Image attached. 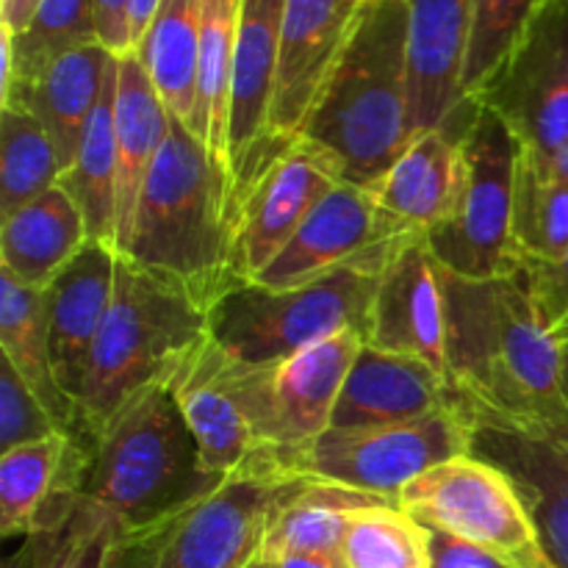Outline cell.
Segmentation results:
<instances>
[{
    "mask_svg": "<svg viewBox=\"0 0 568 568\" xmlns=\"http://www.w3.org/2000/svg\"><path fill=\"white\" fill-rule=\"evenodd\" d=\"M338 183H344L342 172L308 139H266L233 178V277L239 283L255 281Z\"/></svg>",
    "mask_w": 568,
    "mask_h": 568,
    "instance_id": "30bf717a",
    "label": "cell"
},
{
    "mask_svg": "<svg viewBox=\"0 0 568 568\" xmlns=\"http://www.w3.org/2000/svg\"><path fill=\"white\" fill-rule=\"evenodd\" d=\"M399 505L430 530L453 532L514 568H555L510 477L477 455L433 466L399 494Z\"/></svg>",
    "mask_w": 568,
    "mask_h": 568,
    "instance_id": "8fae6325",
    "label": "cell"
},
{
    "mask_svg": "<svg viewBox=\"0 0 568 568\" xmlns=\"http://www.w3.org/2000/svg\"><path fill=\"white\" fill-rule=\"evenodd\" d=\"M430 530V527H427ZM430 568H514L477 544L444 530H430Z\"/></svg>",
    "mask_w": 568,
    "mask_h": 568,
    "instance_id": "ab89813d",
    "label": "cell"
},
{
    "mask_svg": "<svg viewBox=\"0 0 568 568\" xmlns=\"http://www.w3.org/2000/svg\"><path fill=\"white\" fill-rule=\"evenodd\" d=\"M283 14H286V0H242L231 83V125H227L231 181L270 139V109L275 98Z\"/></svg>",
    "mask_w": 568,
    "mask_h": 568,
    "instance_id": "603a6c76",
    "label": "cell"
},
{
    "mask_svg": "<svg viewBox=\"0 0 568 568\" xmlns=\"http://www.w3.org/2000/svg\"><path fill=\"white\" fill-rule=\"evenodd\" d=\"M209 336V311L170 283L116 255L114 300L89 361L81 392L87 436L98 433L133 397L164 386L189 349Z\"/></svg>",
    "mask_w": 568,
    "mask_h": 568,
    "instance_id": "5b68a950",
    "label": "cell"
},
{
    "mask_svg": "<svg viewBox=\"0 0 568 568\" xmlns=\"http://www.w3.org/2000/svg\"><path fill=\"white\" fill-rule=\"evenodd\" d=\"M159 3H161V0H133V3H131V42H133V50H136L139 39L144 37V31H148V26H150V20H153Z\"/></svg>",
    "mask_w": 568,
    "mask_h": 568,
    "instance_id": "ee69618b",
    "label": "cell"
},
{
    "mask_svg": "<svg viewBox=\"0 0 568 568\" xmlns=\"http://www.w3.org/2000/svg\"><path fill=\"white\" fill-rule=\"evenodd\" d=\"M89 242L87 220L64 186L55 183L37 200L0 220V272L28 288H44Z\"/></svg>",
    "mask_w": 568,
    "mask_h": 568,
    "instance_id": "484cf974",
    "label": "cell"
},
{
    "mask_svg": "<svg viewBox=\"0 0 568 568\" xmlns=\"http://www.w3.org/2000/svg\"><path fill=\"white\" fill-rule=\"evenodd\" d=\"M244 568H275V560L266 558L264 552H255L253 558L247 560V566H244Z\"/></svg>",
    "mask_w": 568,
    "mask_h": 568,
    "instance_id": "bcb514c9",
    "label": "cell"
},
{
    "mask_svg": "<svg viewBox=\"0 0 568 568\" xmlns=\"http://www.w3.org/2000/svg\"><path fill=\"white\" fill-rule=\"evenodd\" d=\"M231 175L172 116L120 255L203 311L239 286L231 261Z\"/></svg>",
    "mask_w": 568,
    "mask_h": 568,
    "instance_id": "3957f363",
    "label": "cell"
},
{
    "mask_svg": "<svg viewBox=\"0 0 568 568\" xmlns=\"http://www.w3.org/2000/svg\"><path fill=\"white\" fill-rule=\"evenodd\" d=\"M61 433L20 372L3 358L0 369V453Z\"/></svg>",
    "mask_w": 568,
    "mask_h": 568,
    "instance_id": "74e56055",
    "label": "cell"
},
{
    "mask_svg": "<svg viewBox=\"0 0 568 568\" xmlns=\"http://www.w3.org/2000/svg\"><path fill=\"white\" fill-rule=\"evenodd\" d=\"M344 568H430V530L399 503L377 499L349 519Z\"/></svg>",
    "mask_w": 568,
    "mask_h": 568,
    "instance_id": "836d02e7",
    "label": "cell"
},
{
    "mask_svg": "<svg viewBox=\"0 0 568 568\" xmlns=\"http://www.w3.org/2000/svg\"><path fill=\"white\" fill-rule=\"evenodd\" d=\"M394 250L338 266L303 286L266 288L258 283H239L211 305V338L233 358L255 366L286 361L344 331L369 342L377 281Z\"/></svg>",
    "mask_w": 568,
    "mask_h": 568,
    "instance_id": "8992f818",
    "label": "cell"
},
{
    "mask_svg": "<svg viewBox=\"0 0 568 568\" xmlns=\"http://www.w3.org/2000/svg\"><path fill=\"white\" fill-rule=\"evenodd\" d=\"M521 150L516 133L477 100L460 144L458 200L447 222L427 233L430 253L453 275L491 281L521 266L510 236Z\"/></svg>",
    "mask_w": 568,
    "mask_h": 568,
    "instance_id": "ba28073f",
    "label": "cell"
},
{
    "mask_svg": "<svg viewBox=\"0 0 568 568\" xmlns=\"http://www.w3.org/2000/svg\"><path fill=\"white\" fill-rule=\"evenodd\" d=\"M347 3H349V6H355V9H358V6H361V0H347Z\"/></svg>",
    "mask_w": 568,
    "mask_h": 568,
    "instance_id": "c3c4849f",
    "label": "cell"
},
{
    "mask_svg": "<svg viewBox=\"0 0 568 568\" xmlns=\"http://www.w3.org/2000/svg\"><path fill=\"white\" fill-rule=\"evenodd\" d=\"M211 475L227 477L264 455L270 444L264 366L244 364L209 336L189 349L166 381Z\"/></svg>",
    "mask_w": 568,
    "mask_h": 568,
    "instance_id": "7c38bea8",
    "label": "cell"
},
{
    "mask_svg": "<svg viewBox=\"0 0 568 568\" xmlns=\"http://www.w3.org/2000/svg\"><path fill=\"white\" fill-rule=\"evenodd\" d=\"M131 3L133 0H92L98 42L103 44L111 55L133 53Z\"/></svg>",
    "mask_w": 568,
    "mask_h": 568,
    "instance_id": "60d3db41",
    "label": "cell"
},
{
    "mask_svg": "<svg viewBox=\"0 0 568 568\" xmlns=\"http://www.w3.org/2000/svg\"><path fill=\"white\" fill-rule=\"evenodd\" d=\"M200 26L203 0H161L148 31L133 50L170 114L189 131L197 103Z\"/></svg>",
    "mask_w": 568,
    "mask_h": 568,
    "instance_id": "f546056e",
    "label": "cell"
},
{
    "mask_svg": "<svg viewBox=\"0 0 568 568\" xmlns=\"http://www.w3.org/2000/svg\"><path fill=\"white\" fill-rule=\"evenodd\" d=\"M242 0H203L197 55V103L192 133L205 144L211 159L231 175L227 164V125H231V83L236 59ZM233 183V181H231Z\"/></svg>",
    "mask_w": 568,
    "mask_h": 568,
    "instance_id": "1f68e13d",
    "label": "cell"
},
{
    "mask_svg": "<svg viewBox=\"0 0 568 568\" xmlns=\"http://www.w3.org/2000/svg\"><path fill=\"white\" fill-rule=\"evenodd\" d=\"M510 236L521 264L558 261L568 250V183L555 181L527 150L516 172Z\"/></svg>",
    "mask_w": 568,
    "mask_h": 568,
    "instance_id": "d6a6232c",
    "label": "cell"
},
{
    "mask_svg": "<svg viewBox=\"0 0 568 568\" xmlns=\"http://www.w3.org/2000/svg\"><path fill=\"white\" fill-rule=\"evenodd\" d=\"M87 44H100L92 0H42L20 33H11L0 22V105L37 81L61 55Z\"/></svg>",
    "mask_w": 568,
    "mask_h": 568,
    "instance_id": "f1b7e54d",
    "label": "cell"
},
{
    "mask_svg": "<svg viewBox=\"0 0 568 568\" xmlns=\"http://www.w3.org/2000/svg\"><path fill=\"white\" fill-rule=\"evenodd\" d=\"M116 67H120V55L111 61L103 94L83 131L75 161L59 181V186H64L81 209L89 239L105 242L111 247H114L116 222Z\"/></svg>",
    "mask_w": 568,
    "mask_h": 568,
    "instance_id": "4dcf8cb0",
    "label": "cell"
},
{
    "mask_svg": "<svg viewBox=\"0 0 568 568\" xmlns=\"http://www.w3.org/2000/svg\"><path fill=\"white\" fill-rule=\"evenodd\" d=\"M408 3L410 128L416 133L442 125L469 94L464 67L469 50L475 0H405Z\"/></svg>",
    "mask_w": 568,
    "mask_h": 568,
    "instance_id": "ffe728a7",
    "label": "cell"
},
{
    "mask_svg": "<svg viewBox=\"0 0 568 568\" xmlns=\"http://www.w3.org/2000/svg\"><path fill=\"white\" fill-rule=\"evenodd\" d=\"M364 344V336L344 331L300 349L292 358L264 364L270 444L275 455L305 447L331 430L338 394Z\"/></svg>",
    "mask_w": 568,
    "mask_h": 568,
    "instance_id": "e0dca14e",
    "label": "cell"
},
{
    "mask_svg": "<svg viewBox=\"0 0 568 568\" xmlns=\"http://www.w3.org/2000/svg\"><path fill=\"white\" fill-rule=\"evenodd\" d=\"M59 181V153L37 116L22 109L0 111V220Z\"/></svg>",
    "mask_w": 568,
    "mask_h": 568,
    "instance_id": "e575fe53",
    "label": "cell"
},
{
    "mask_svg": "<svg viewBox=\"0 0 568 568\" xmlns=\"http://www.w3.org/2000/svg\"><path fill=\"white\" fill-rule=\"evenodd\" d=\"M447 408H458V394L444 372L364 344L338 394L331 427L399 425Z\"/></svg>",
    "mask_w": 568,
    "mask_h": 568,
    "instance_id": "7402d4cb",
    "label": "cell"
},
{
    "mask_svg": "<svg viewBox=\"0 0 568 568\" xmlns=\"http://www.w3.org/2000/svg\"><path fill=\"white\" fill-rule=\"evenodd\" d=\"M442 277L447 377L464 419L516 427L568 449L564 347L538 320L525 270L469 281L442 266Z\"/></svg>",
    "mask_w": 568,
    "mask_h": 568,
    "instance_id": "6da1fadb",
    "label": "cell"
},
{
    "mask_svg": "<svg viewBox=\"0 0 568 568\" xmlns=\"http://www.w3.org/2000/svg\"><path fill=\"white\" fill-rule=\"evenodd\" d=\"M414 233L394 225L366 186L338 183L320 200L292 242L255 281L266 288H292L316 281L338 266L392 253Z\"/></svg>",
    "mask_w": 568,
    "mask_h": 568,
    "instance_id": "5bb4252c",
    "label": "cell"
},
{
    "mask_svg": "<svg viewBox=\"0 0 568 568\" xmlns=\"http://www.w3.org/2000/svg\"><path fill=\"white\" fill-rule=\"evenodd\" d=\"M521 270L538 320L558 342H564L568 338V250L558 261L521 264Z\"/></svg>",
    "mask_w": 568,
    "mask_h": 568,
    "instance_id": "f35d334b",
    "label": "cell"
},
{
    "mask_svg": "<svg viewBox=\"0 0 568 568\" xmlns=\"http://www.w3.org/2000/svg\"><path fill=\"white\" fill-rule=\"evenodd\" d=\"M372 503H377V497L325 480L292 477L272 508L258 552L266 558L292 552L342 555L349 519Z\"/></svg>",
    "mask_w": 568,
    "mask_h": 568,
    "instance_id": "83f0119b",
    "label": "cell"
},
{
    "mask_svg": "<svg viewBox=\"0 0 568 568\" xmlns=\"http://www.w3.org/2000/svg\"><path fill=\"white\" fill-rule=\"evenodd\" d=\"M532 159H536V155H532ZM538 164L544 166V170L549 172V175L555 178V181H560V183H568V142L564 144V148L558 150V153L552 155V159H547V161H541V159H536Z\"/></svg>",
    "mask_w": 568,
    "mask_h": 568,
    "instance_id": "f6af8a7d",
    "label": "cell"
},
{
    "mask_svg": "<svg viewBox=\"0 0 568 568\" xmlns=\"http://www.w3.org/2000/svg\"><path fill=\"white\" fill-rule=\"evenodd\" d=\"M288 480L277 455H264L194 503L136 530L120 527L109 568H244Z\"/></svg>",
    "mask_w": 568,
    "mask_h": 568,
    "instance_id": "52a82bcc",
    "label": "cell"
},
{
    "mask_svg": "<svg viewBox=\"0 0 568 568\" xmlns=\"http://www.w3.org/2000/svg\"><path fill=\"white\" fill-rule=\"evenodd\" d=\"M475 109L477 98L469 94L442 125L416 133L394 164L366 186L394 225L427 236L453 214L460 189V144Z\"/></svg>",
    "mask_w": 568,
    "mask_h": 568,
    "instance_id": "2e32d148",
    "label": "cell"
},
{
    "mask_svg": "<svg viewBox=\"0 0 568 568\" xmlns=\"http://www.w3.org/2000/svg\"><path fill=\"white\" fill-rule=\"evenodd\" d=\"M114 55L103 44H87L61 55L20 94L0 109H22L39 120L61 161V175L70 170L81 148L83 131L103 94L105 75Z\"/></svg>",
    "mask_w": 568,
    "mask_h": 568,
    "instance_id": "d4e9b609",
    "label": "cell"
},
{
    "mask_svg": "<svg viewBox=\"0 0 568 568\" xmlns=\"http://www.w3.org/2000/svg\"><path fill=\"white\" fill-rule=\"evenodd\" d=\"M297 136L327 153L344 183L369 186L414 139L408 3L361 0L331 75Z\"/></svg>",
    "mask_w": 568,
    "mask_h": 568,
    "instance_id": "7a4b0ae2",
    "label": "cell"
},
{
    "mask_svg": "<svg viewBox=\"0 0 568 568\" xmlns=\"http://www.w3.org/2000/svg\"><path fill=\"white\" fill-rule=\"evenodd\" d=\"M469 453L510 477L547 558L555 568H568V449L516 427L471 422Z\"/></svg>",
    "mask_w": 568,
    "mask_h": 568,
    "instance_id": "44dd1931",
    "label": "cell"
},
{
    "mask_svg": "<svg viewBox=\"0 0 568 568\" xmlns=\"http://www.w3.org/2000/svg\"><path fill=\"white\" fill-rule=\"evenodd\" d=\"M116 532L114 516L83 497L64 527L31 538L37 541L39 568H109Z\"/></svg>",
    "mask_w": 568,
    "mask_h": 568,
    "instance_id": "8d00e7d4",
    "label": "cell"
},
{
    "mask_svg": "<svg viewBox=\"0 0 568 568\" xmlns=\"http://www.w3.org/2000/svg\"><path fill=\"white\" fill-rule=\"evenodd\" d=\"M369 347L408 355L447 375V294L427 236H408L386 261L372 308Z\"/></svg>",
    "mask_w": 568,
    "mask_h": 568,
    "instance_id": "9a60e30c",
    "label": "cell"
},
{
    "mask_svg": "<svg viewBox=\"0 0 568 568\" xmlns=\"http://www.w3.org/2000/svg\"><path fill=\"white\" fill-rule=\"evenodd\" d=\"M471 425L458 408L377 427H331L305 447L277 455L283 475L311 477L366 497L399 503L419 475L469 453Z\"/></svg>",
    "mask_w": 568,
    "mask_h": 568,
    "instance_id": "9c48e42d",
    "label": "cell"
},
{
    "mask_svg": "<svg viewBox=\"0 0 568 568\" xmlns=\"http://www.w3.org/2000/svg\"><path fill=\"white\" fill-rule=\"evenodd\" d=\"M39 3H42V0H9V3L0 9V22H3L11 33H20L22 28L31 22L33 11L39 9Z\"/></svg>",
    "mask_w": 568,
    "mask_h": 568,
    "instance_id": "7bdbcfd3",
    "label": "cell"
},
{
    "mask_svg": "<svg viewBox=\"0 0 568 568\" xmlns=\"http://www.w3.org/2000/svg\"><path fill=\"white\" fill-rule=\"evenodd\" d=\"M116 250L89 239L42 292L50 358L61 388L81 405L89 361L114 300Z\"/></svg>",
    "mask_w": 568,
    "mask_h": 568,
    "instance_id": "ac0fdd59",
    "label": "cell"
},
{
    "mask_svg": "<svg viewBox=\"0 0 568 568\" xmlns=\"http://www.w3.org/2000/svg\"><path fill=\"white\" fill-rule=\"evenodd\" d=\"M6 3H9V0H0V9H3V6H6Z\"/></svg>",
    "mask_w": 568,
    "mask_h": 568,
    "instance_id": "681fc988",
    "label": "cell"
},
{
    "mask_svg": "<svg viewBox=\"0 0 568 568\" xmlns=\"http://www.w3.org/2000/svg\"><path fill=\"white\" fill-rule=\"evenodd\" d=\"M353 17L355 6L347 0H286L270 136H297L342 53Z\"/></svg>",
    "mask_w": 568,
    "mask_h": 568,
    "instance_id": "d6986e66",
    "label": "cell"
},
{
    "mask_svg": "<svg viewBox=\"0 0 568 568\" xmlns=\"http://www.w3.org/2000/svg\"><path fill=\"white\" fill-rule=\"evenodd\" d=\"M549 0H475L469 50L464 67V92L475 94L508 55L530 17Z\"/></svg>",
    "mask_w": 568,
    "mask_h": 568,
    "instance_id": "d590c367",
    "label": "cell"
},
{
    "mask_svg": "<svg viewBox=\"0 0 568 568\" xmlns=\"http://www.w3.org/2000/svg\"><path fill=\"white\" fill-rule=\"evenodd\" d=\"M0 355L20 372L64 436L89 438L83 430L81 405L61 388L55 377L42 292L22 286L9 272H0Z\"/></svg>",
    "mask_w": 568,
    "mask_h": 568,
    "instance_id": "4316f807",
    "label": "cell"
},
{
    "mask_svg": "<svg viewBox=\"0 0 568 568\" xmlns=\"http://www.w3.org/2000/svg\"><path fill=\"white\" fill-rule=\"evenodd\" d=\"M521 148L547 161L568 142V0L544 3L475 92Z\"/></svg>",
    "mask_w": 568,
    "mask_h": 568,
    "instance_id": "4fadbf2b",
    "label": "cell"
},
{
    "mask_svg": "<svg viewBox=\"0 0 568 568\" xmlns=\"http://www.w3.org/2000/svg\"><path fill=\"white\" fill-rule=\"evenodd\" d=\"M560 347H564V383H566V394H568V338L560 342Z\"/></svg>",
    "mask_w": 568,
    "mask_h": 568,
    "instance_id": "7dc6e473",
    "label": "cell"
},
{
    "mask_svg": "<svg viewBox=\"0 0 568 568\" xmlns=\"http://www.w3.org/2000/svg\"><path fill=\"white\" fill-rule=\"evenodd\" d=\"M222 480L205 469L164 383L133 397L98 433L83 497L114 516L122 530H136L205 497Z\"/></svg>",
    "mask_w": 568,
    "mask_h": 568,
    "instance_id": "277c9868",
    "label": "cell"
},
{
    "mask_svg": "<svg viewBox=\"0 0 568 568\" xmlns=\"http://www.w3.org/2000/svg\"><path fill=\"white\" fill-rule=\"evenodd\" d=\"M272 560H275V568H344L342 555L333 552H292Z\"/></svg>",
    "mask_w": 568,
    "mask_h": 568,
    "instance_id": "b9f144b4",
    "label": "cell"
},
{
    "mask_svg": "<svg viewBox=\"0 0 568 568\" xmlns=\"http://www.w3.org/2000/svg\"><path fill=\"white\" fill-rule=\"evenodd\" d=\"M116 222L114 250L125 247L144 181L172 128L170 109L136 53L120 55L116 67Z\"/></svg>",
    "mask_w": 568,
    "mask_h": 568,
    "instance_id": "cb8c5ba5",
    "label": "cell"
}]
</instances>
